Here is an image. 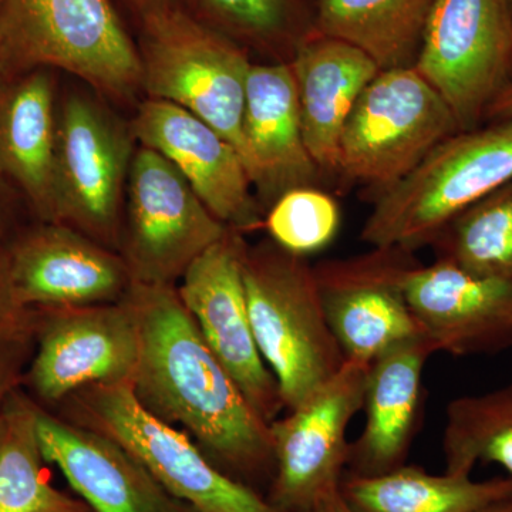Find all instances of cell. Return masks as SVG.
<instances>
[{
	"label": "cell",
	"instance_id": "obj_26",
	"mask_svg": "<svg viewBox=\"0 0 512 512\" xmlns=\"http://www.w3.org/2000/svg\"><path fill=\"white\" fill-rule=\"evenodd\" d=\"M37 409L20 386L0 412V512H92L50 483Z\"/></svg>",
	"mask_w": 512,
	"mask_h": 512
},
{
	"label": "cell",
	"instance_id": "obj_2",
	"mask_svg": "<svg viewBox=\"0 0 512 512\" xmlns=\"http://www.w3.org/2000/svg\"><path fill=\"white\" fill-rule=\"evenodd\" d=\"M36 69L72 74L117 103L143 92L137 42L113 0H3L0 77Z\"/></svg>",
	"mask_w": 512,
	"mask_h": 512
},
{
	"label": "cell",
	"instance_id": "obj_36",
	"mask_svg": "<svg viewBox=\"0 0 512 512\" xmlns=\"http://www.w3.org/2000/svg\"><path fill=\"white\" fill-rule=\"evenodd\" d=\"M474 512H512V494L484 505Z\"/></svg>",
	"mask_w": 512,
	"mask_h": 512
},
{
	"label": "cell",
	"instance_id": "obj_6",
	"mask_svg": "<svg viewBox=\"0 0 512 512\" xmlns=\"http://www.w3.org/2000/svg\"><path fill=\"white\" fill-rule=\"evenodd\" d=\"M136 26L147 99L190 111L242 157L245 93L254 63L247 50L191 18L175 2L147 13Z\"/></svg>",
	"mask_w": 512,
	"mask_h": 512
},
{
	"label": "cell",
	"instance_id": "obj_17",
	"mask_svg": "<svg viewBox=\"0 0 512 512\" xmlns=\"http://www.w3.org/2000/svg\"><path fill=\"white\" fill-rule=\"evenodd\" d=\"M404 292L437 353L483 356L512 348V279L474 275L436 259L410 269Z\"/></svg>",
	"mask_w": 512,
	"mask_h": 512
},
{
	"label": "cell",
	"instance_id": "obj_22",
	"mask_svg": "<svg viewBox=\"0 0 512 512\" xmlns=\"http://www.w3.org/2000/svg\"><path fill=\"white\" fill-rule=\"evenodd\" d=\"M289 66L309 154L323 177L338 175L343 128L380 69L362 50L318 33L303 40Z\"/></svg>",
	"mask_w": 512,
	"mask_h": 512
},
{
	"label": "cell",
	"instance_id": "obj_16",
	"mask_svg": "<svg viewBox=\"0 0 512 512\" xmlns=\"http://www.w3.org/2000/svg\"><path fill=\"white\" fill-rule=\"evenodd\" d=\"M130 124L138 146L170 161L222 224L244 235L264 228V212L241 154L210 124L154 99L138 104Z\"/></svg>",
	"mask_w": 512,
	"mask_h": 512
},
{
	"label": "cell",
	"instance_id": "obj_34",
	"mask_svg": "<svg viewBox=\"0 0 512 512\" xmlns=\"http://www.w3.org/2000/svg\"><path fill=\"white\" fill-rule=\"evenodd\" d=\"M309 512H352L340 495L339 487L330 488L325 494L320 495L319 500Z\"/></svg>",
	"mask_w": 512,
	"mask_h": 512
},
{
	"label": "cell",
	"instance_id": "obj_11",
	"mask_svg": "<svg viewBox=\"0 0 512 512\" xmlns=\"http://www.w3.org/2000/svg\"><path fill=\"white\" fill-rule=\"evenodd\" d=\"M414 67L446 101L461 131L481 126L512 79L510 2L437 0Z\"/></svg>",
	"mask_w": 512,
	"mask_h": 512
},
{
	"label": "cell",
	"instance_id": "obj_23",
	"mask_svg": "<svg viewBox=\"0 0 512 512\" xmlns=\"http://www.w3.org/2000/svg\"><path fill=\"white\" fill-rule=\"evenodd\" d=\"M437 0H315L313 33L362 50L380 70L414 67Z\"/></svg>",
	"mask_w": 512,
	"mask_h": 512
},
{
	"label": "cell",
	"instance_id": "obj_38",
	"mask_svg": "<svg viewBox=\"0 0 512 512\" xmlns=\"http://www.w3.org/2000/svg\"><path fill=\"white\" fill-rule=\"evenodd\" d=\"M2 2H3V0H0V6H2Z\"/></svg>",
	"mask_w": 512,
	"mask_h": 512
},
{
	"label": "cell",
	"instance_id": "obj_8",
	"mask_svg": "<svg viewBox=\"0 0 512 512\" xmlns=\"http://www.w3.org/2000/svg\"><path fill=\"white\" fill-rule=\"evenodd\" d=\"M99 94H59L56 123L57 222L119 252L131 163V124Z\"/></svg>",
	"mask_w": 512,
	"mask_h": 512
},
{
	"label": "cell",
	"instance_id": "obj_13",
	"mask_svg": "<svg viewBox=\"0 0 512 512\" xmlns=\"http://www.w3.org/2000/svg\"><path fill=\"white\" fill-rule=\"evenodd\" d=\"M417 264L414 252L392 247L313 265L323 311L346 362L369 366L394 346L424 336L404 292Z\"/></svg>",
	"mask_w": 512,
	"mask_h": 512
},
{
	"label": "cell",
	"instance_id": "obj_25",
	"mask_svg": "<svg viewBox=\"0 0 512 512\" xmlns=\"http://www.w3.org/2000/svg\"><path fill=\"white\" fill-rule=\"evenodd\" d=\"M191 18L268 63H289L313 33L315 0H174Z\"/></svg>",
	"mask_w": 512,
	"mask_h": 512
},
{
	"label": "cell",
	"instance_id": "obj_4",
	"mask_svg": "<svg viewBox=\"0 0 512 512\" xmlns=\"http://www.w3.org/2000/svg\"><path fill=\"white\" fill-rule=\"evenodd\" d=\"M512 180V119L441 141L403 180L373 197L360 231L370 248L431 247L448 222Z\"/></svg>",
	"mask_w": 512,
	"mask_h": 512
},
{
	"label": "cell",
	"instance_id": "obj_24",
	"mask_svg": "<svg viewBox=\"0 0 512 512\" xmlns=\"http://www.w3.org/2000/svg\"><path fill=\"white\" fill-rule=\"evenodd\" d=\"M339 491L352 512H474L512 494V477L477 481L404 464L377 477L345 474Z\"/></svg>",
	"mask_w": 512,
	"mask_h": 512
},
{
	"label": "cell",
	"instance_id": "obj_7",
	"mask_svg": "<svg viewBox=\"0 0 512 512\" xmlns=\"http://www.w3.org/2000/svg\"><path fill=\"white\" fill-rule=\"evenodd\" d=\"M458 131L453 111L416 67L380 70L343 128L338 175L366 185L375 197Z\"/></svg>",
	"mask_w": 512,
	"mask_h": 512
},
{
	"label": "cell",
	"instance_id": "obj_12",
	"mask_svg": "<svg viewBox=\"0 0 512 512\" xmlns=\"http://www.w3.org/2000/svg\"><path fill=\"white\" fill-rule=\"evenodd\" d=\"M366 365L346 362L305 403L272 421L275 474L266 491L281 512H309L339 487L348 463L350 421L362 410Z\"/></svg>",
	"mask_w": 512,
	"mask_h": 512
},
{
	"label": "cell",
	"instance_id": "obj_10",
	"mask_svg": "<svg viewBox=\"0 0 512 512\" xmlns=\"http://www.w3.org/2000/svg\"><path fill=\"white\" fill-rule=\"evenodd\" d=\"M32 357L22 389L45 410L94 384L131 383L140 330L127 301L77 308L32 309Z\"/></svg>",
	"mask_w": 512,
	"mask_h": 512
},
{
	"label": "cell",
	"instance_id": "obj_3",
	"mask_svg": "<svg viewBox=\"0 0 512 512\" xmlns=\"http://www.w3.org/2000/svg\"><path fill=\"white\" fill-rule=\"evenodd\" d=\"M242 276L256 345L291 412L346 363L323 311L315 269L268 238L247 245Z\"/></svg>",
	"mask_w": 512,
	"mask_h": 512
},
{
	"label": "cell",
	"instance_id": "obj_35",
	"mask_svg": "<svg viewBox=\"0 0 512 512\" xmlns=\"http://www.w3.org/2000/svg\"><path fill=\"white\" fill-rule=\"evenodd\" d=\"M120 2L133 15L134 22H137L138 19L143 18L147 13L170 5V3H174V0H120Z\"/></svg>",
	"mask_w": 512,
	"mask_h": 512
},
{
	"label": "cell",
	"instance_id": "obj_29",
	"mask_svg": "<svg viewBox=\"0 0 512 512\" xmlns=\"http://www.w3.org/2000/svg\"><path fill=\"white\" fill-rule=\"evenodd\" d=\"M342 214L338 202L319 187L285 192L265 212L264 229L269 239L285 251L308 256L332 244Z\"/></svg>",
	"mask_w": 512,
	"mask_h": 512
},
{
	"label": "cell",
	"instance_id": "obj_30",
	"mask_svg": "<svg viewBox=\"0 0 512 512\" xmlns=\"http://www.w3.org/2000/svg\"><path fill=\"white\" fill-rule=\"evenodd\" d=\"M33 345V316L28 325L0 339V412L10 394L22 386Z\"/></svg>",
	"mask_w": 512,
	"mask_h": 512
},
{
	"label": "cell",
	"instance_id": "obj_9",
	"mask_svg": "<svg viewBox=\"0 0 512 512\" xmlns=\"http://www.w3.org/2000/svg\"><path fill=\"white\" fill-rule=\"evenodd\" d=\"M227 229L170 161L138 146L128 174L119 247L134 284L177 286Z\"/></svg>",
	"mask_w": 512,
	"mask_h": 512
},
{
	"label": "cell",
	"instance_id": "obj_1",
	"mask_svg": "<svg viewBox=\"0 0 512 512\" xmlns=\"http://www.w3.org/2000/svg\"><path fill=\"white\" fill-rule=\"evenodd\" d=\"M127 301L140 330L131 387L158 419L185 431L220 470L266 497L274 441L185 309L175 286L134 284Z\"/></svg>",
	"mask_w": 512,
	"mask_h": 512
},
{
	"label": "cell",
	"instance_id": "obj_27",
	"mask_svg": "<svg viewBox=\"0 0 512 512\" xmlns=\"http://www.w3.org/2000/svg\"><path fill=\"white\" fill-rule=\"evenodd\" d=\"M441 450L448 474L471 476L484 463L498 464L512 477V382L451 400Z\"/></svg>",
	"mask_w": 512,
	"mask_h": 512
},
{
	"label": "cell",
	"instance_id": "obj_31",
	"mask_svg": "<svg viewBox=\"0 0 512 512\" xmlns=\"http://www.w3.org/2000/svg\"><path fill=\"white\" fill-rule=\"evenodd\" d=\"M33 220L28 205L6 181L0 178V252L10 245Z\"/></svg>",
	"mask_w": 512,
	"mask_h": 512
},
{
	"label": "cell",
	"instance_id": "obj_14",
	"mask_svg": "<svg viewBox=\"0 0 512 512\" xmlns=\"http://www.w3.org/2000/svg\"><path fill=\"white\" fill-rule=\"evenodd\" d=\"M247 245L244 234L228 228L224 237L192 262L175 288L212 353L255 412L271 424L285 407L249 320L242 276Z\"/></svg>",
	"mask_w": 512,
	"mask_h": 512
},
{
	"label": "cell",
	"instance_id": "obj_33",
	"mask_svg": "<svg viewBox=\"0 0 512 512\" xmlns=\"http://www.w3.org/2000/svg\"><path fill=\"white\" fill-rule=\"evenodd\" d=\"M512 119V79L485 114V121Z\"/></svg>",
	"mask_w": 512,
	"mask_h": 512
},
{
	"label": "cell",
	"instance_id": "obj_20",
	"mask_svg": "<svg viewBox=\"0 0 512 512\" xmlns=\"http://www.w3.org/2000/svg\"><path fill=\"white\" fill-rule=\"evenodd\" d=\"M436 346L426 336L407 340L367 367L365 426L350 441L346 476L377 477L407 464L423 416V375Z\"/></svg>",
	"mask_w": 512,
	"mask_h": 512
},
{
	"label": "cell",
	"instance_id": "obj_18",
	"mask_svg": "<svg viewBox=\"0 0 512 512\" xmlns=\"http://www.w3.org/2000/svg\"><path fill=\"white\" fill-rule=\"evenodd\" d=\"M244 158L262 212L285 192L323 180L303 138L298 92L289 63H252L245 93Z\"/></svg>",
	"mask_w": 512,
	"mask_h": 512
},
{
	"label": "cell",
	"instance_id": "obj_28",
	"mask_svg": "<svg viewBox=\"0 0 512 512\" xmlns=\"http://www.w3.org/2000/svg\"><path fill=\"white\" fill-rule=\"evenodd\" d=\"M431 247L471 274L512 279V180L460 212Z\"/></svg>",
	"mask_w": 512,
	"mask_h": 512
},
{
	"label": "cell",
	"instance_id": "obj_5",
	"mask_svg": "<svg viewBox=\"0 0 512 512\" xmlns=\"http://www.w3.org/2000/svg\"><path fill=\"white\" fill-rule=\"evenodd\" d=\"M49 412L116 441L198 512H281L215 466L185 431L148 412L131 383L84 387Z\"/></svg>",
	"mask_w": 512,
	"mask_h": 512
},
{
	"label": "cell",
	"instance_id": "obj_19",
	"mask_svg": "<svg viewBox=\"0 0 512 512\" xmlns=\"http://www.w3.org/2000/svg\"><path fill=\"white\" fill-rule=\"evenodd\" d=\"M47 463L55 464L92 512H198L158 483L116 441L37 409Z\"/></svg>",
	"mask_w": 512,
	"mask_h": 512
},
{
	"label": "cell",
	"instance_id": "obj_15",
	"mask_svg": "<svg viewBox=\"0 0 512 512\" xmlns=\"http://www.w3.org/2000/svg\"><path fill=\"white\" fill-rule=\"evenodd\" d=\"M6 255L13 293L23 308L117 303L134 285L119 252L60 222H30Z\"/></svg>",
	"mask_w": 512,
	"mask_h": 512
},
{
	"label": "cell",
	"instance_id": "obj_32",
	"mask_svg": "<svg viewBox=\"0 0 512 512\" xmlns=\"http://www.w3.org/2000/svg\"><path fill=\"white\" fill-rule=\"evenodd\" d=\"M30 318L32 309L23 308L13 293L8 255L0 252V339L28 325Z\"/></svg>",
	"mask_w": 512,
	"mask_h": 512
},
{
	"label": "cell",
	"instance_id": "obj_37",
	"mask_svg": "<svg viewBox=\"0 0 512 512\" xmlns=\"http://www.w3.org/2000/svg\"><path fill=\"white\" fill-rule=\"evenodd\" d=\"M510 2L511 10H512V0H508Z\"/></svg>",
	"mask_w": 512,
	"mask_h": 512
},
{
	"label": "cell",
	"instance_id": "obj_21",
	"mask_svg": "<svg viewBox=\"0 0 512 512\" xmlns=\"http://www.w3.org/2000/svg\"><path fill=\"white\" fill-rule=\"evenodd\" d=\"M56 70L0 77V178L33 220L57 222Z\"/></svg>",
	"mask_w": 512,
	"mask_h": 512
}]
</instances>
